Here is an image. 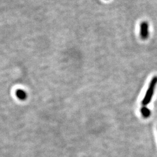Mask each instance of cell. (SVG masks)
Masks as SVG:
<instances>
[{"mask_svg": "<svg viewBox=\"0 0 157 157\" xmlns=\"http://www.w3.org/2000/svg\"><path fill=\"white\" fill-rule=\"evenodd\" d=\"M157 84V76H154L152 78L151 81L149 84L148 88L146 91V95L142 101V104L143 105H148L151 100L152 97L154 95V93Z\"/></svg>", "mask_w": 157, "mask_h": 157, "instance_id": "6da1fadb", "label": "cell"}, {"mask_svg": "<svg viewBox=\"0 0 157 157\" xmlns=\"http://www.w3.org/2000/svg\"><path fill=\"white\" fill-rule=\"evenodd\" d=\"M140 34L141 39L146 40L149 36V25L147 22H143L141 23Z\"/></svg>", "mask_w": 157, "mask_h": 157, "instance_id": "7a4b0ae2", "label": "cell"}, {"mask_svg": "<svg viewBox=\"0 0 157 157\" xmlns=\"http://www.w3.org/2000/svg\"><path fill=\"white\" fill-rule=\"evenodd\" d=\"M16 96L19 100L22 101H25L28 97L26 93L22 89H18L16 91Z\"/></svg>", "mask_w": 157, "mask_h": 157, "instance_id": "3957f363", "label": "cell"}, {"mask_svg": "<svg viewBox=\"0 0 157 157\" xmlns=\"http://www.w3.org/2000/svg\"><path fill=\"white\" fill-rule=\"evenodd\" d=\"M141 112L142 115L145 118H148L150 117V114H151V112L150 111V109L146 107H143L141 108Z\"/></svg>", "mask_w": 157, "mask_h": 157, "instance_id": "277c9868", "label": "cell"}]
</instances>
